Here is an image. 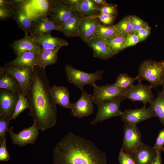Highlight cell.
Segmentation results:
<instances>
[{
    "label": "cell",
    "instance_id": "52a82bcc",
    "mask_svg": "<svg viewBox=\"0 0 164 164\" xmlns=\"http://www.w3.org/2000/svg\"><path fill=\"white\" fill-rule=\"evenodd\" d=\"M92 95L93 102L97 104L104 101L123 97L128 89H124L116 86L114 84L97 86L95 84Z\"/></svg>",
    "mask_w": 164,
    "mask_h": 164
},
{
    "label": "cell",
    "instance_id": "f35d334b",
    "mask_svg": "<svg viewBox=\"0 0 164 164\" xmlns=\"http://www.w3.org/2000/svg\"><path fill=\"white\" fill-rule=\"evenodd\" d=\"M10 159V155L6 147V138L0 142V161L7 162Z\"/></svg>",
    "mask_w": 164,
    "mask_h": 164
},
{
    "label": "cell",
    "instance_id": "ba28073f",
    "mask_svg": "<svg viewBox=\"0 0 164 164\" xmlns=\"http://www.w3.org/2000/svg\"><path fill=\"white\" fill-rule=\"evenodd\" d=\"M121 149L129 154L135 151L142 143V135L136 125L125 123Z\"/></svg>",
    "mask_w": 164,
    "mask_h": 164
},
{
    "label": "cell",
    "instance_id": "7bdbcfd3",
    "mask_svg": "<svg viewBox=\"0 0 164 164\" xmlns=\"http://www.w3.org/2000/svg\"><path fill=\"white\" fill-rule=\"evenodd\" d=\"M151 32V28L149 26L144 28L140 30L136 34L138 36L139 42L145 40L149 35Z\"/></svg>",
    "mask_w": 164,
    "mask_h": 164
},
{
    "label": "cell",
    "instance_id": "4316f807",
    "mask_svg": "<svg viewBox=\"0 0 164 164\" xmlns=\"http://www.w3.org/2000/svg\"><path fill=\"white\" fill-rule=\"evenodd\" d=\"M0 89L18 93L21 90L17 80L9 73L0 70Z\"/></svg>",
    "mask_w": 164,
    "mask_h": 164
},
{
    "label": "cell",
    "instance_id": "d6a6232c",
    "mask_svg": "<svg viewBox=\"0 0 164 164\" xmlns=\"http://www.w3.org/2000/svg\"><path fill=\"white\" fill-rule=\"evenodd\" d=\"M137 79L136 77L132 78L126 73L121 74L117 77L114 84L121 88L127 89L133 85L135 80Z\"/></svg>",
    "mask_w": 164,
    "mask_h": 164
},
{
    "label": "cell",
    "instance_id": "5bb4252c",
    "mask_svg": "<svg viewBox=\"0 0 164 164\" xmlns=\"http://www.w3.org/2000/svg\"><path fill=\"white\" fill-rule=\"evenodd\" d=\"M13 1L14 15L12 18L19 27L28 34L32 27L34 19L29 15L24 3L19 1Z\"/></svg>",
    "mask_w": 164,
    "mask_h": 164
},
{
    "label": "cell",
    "instance_id": "836d02e7",
    "mask_svg": "<svg viewBox=\"0 0 164 164\" xmlns=\"http://www.w3.org/2000/svg\"><path fill=\"white\" fill-rule=\"evenodd\" d=\"M130 19L134 34H136L142 29L149 26L147 23L136 15L130 16Z\"/></svg>",
    "mask_w": 164,
    "mask_h": 164
},
{
    "label": "cell",
    "instance_id": "2e32d148",
    "mask_svg": "<svg viewBox=\"0 0 164 164\" xmlns=\"http://www.w3.org/2000/svg\"><path fill=\"white\" fill-rule=\"evenodd\" d=\"M99 20L92 16L83 17L78 29V36L87 43L95 35L98 26Z\"/></svg>",
    "mask_w": 164,
    "mask_h": 164
},
{
    "label": "cell",
    "instance_id": "c3c4849f",
    "mask_svg": "<svg viewBox=\"0 0 164 164\" xmlns=\"http://www.w3.org/2000/svg\"><path fill=\"white\" fill-rule=\"evenodd\" d=\"M161 85H162V91L164 93V79Z\"/></svg>",
    "mask_w": 164,
    "mask_h": 164
},
{
    "label": "cell",
    "instance_id": "ffe728a7",
    "mask_svg": "<svg viewBox=\"0 0 164 164\" xmlns=\"http://www.w3.org/2000/svg\"><path fill=\"white\" fill-rule=\"evenodd\" d=\"M87 44L92 49L94 57L107 60L114 55L108 46L106 40L96 36L91 39Z\"/></svg>",
    "mask_w": 164,
    "mask_h": 164
},
{
    "label": "cell",
    "instance_id": "9c48e42d",
    "mask_svg": "<svg viewBox=\"0 0 164 164\" xmlns=\"http://www.w3.org/2000/svg\"><path fill=\"white\" fill-rule=\"evenodd\" d=\"M39 129L36 125L33 123L27 128H24L18 133L13 131L12 127L8 129L12 143L20 147L29 144H34L39 134Z\"/></svg>",
    "mask_w": 164,
    "mask_h": 164
},
{
    "label": "cell",
    "instance_id": "6da1fadb",
    "mask_svg": "<svg viewBox=\"0 0 164 164\" xmlns=\"http://www.w3.org/2000/svg\"><path fill=\"white\" fill-rule=\"evenodd\" d=\"M50 88L45 68L35 66L26 96L29 105V114L32 118L33 123L42 131L51 128L57 122L56 105Z\"/></svg>",
    "mask_w": 164,
    "mask_h": 164
},
{
    "label": "cell",
    "instance_id": "4dcf8cb0",
    "mask_svg": "<svg viewBox=\"0 0 164 164\" xmlns=\"http://www.w3.org/2000/svg\"><path fill=\"white\" fill-rule=\"evenodd\" d=\"M18 93L19 99L14 113L10 119V121L16 119L22 112L29 108V104L26 95L21 90H20Z\"/></svg>",
    "mask_w": 164,
    "mask_h": 164
},
{
    "label": "cell",
    "instance_id": "603a6c76",
    "mask_svg": "<svg viewBox=\"0 0 164 164\" xmlns=\"http://www.w3.org/2000/svg\"><path fill=\"white\" fill-rule=\"evenodd\" d=\"M50 92L56 105L71 109V104L70 101V93L68 87L53 85Z\"/></svg>",
    "mask_w": 164,
    "mask_h": 164
},
{
    "label": "cell",
    "instance_id": "4fadbf2b",
    "mask_svg": "<svg viewBox=\"0 0 164 164\" xmlns=\"http://www.w3.org/2000/svg\"><path fill=\"white\" fill-rule=\"evenodd\" d=\"M19 99L18 93L0 89V116L10 119L13 114Z\"/></svg>",
    "mask_w": 164,
    "mask_h": 164
},
{
    "label": "cell",
    "instance_id": "ab89813d",
    "mask_svg": "<svg viewBox=\"0 0 164 164\" xmlns=\"http://www.w3.org/2000/svg\"><path fill=\"white\" fill-rule=\"evenodd\" d=\"M91 16L98 19L103 25L108 26H111L115 18V16L101 13Z\"/></svg>",
    "mask_w": 164,
    "mask_h": 164
},
{
    "label": "cell",
    "instance_id": "bcb514c9",
    "mask_svg": "<svg viewBox=\"0 0 164 164\" xmlns=\"http://www.w3.org/2000/svg\"><path fill=\"white\" fill-rule=\"evenodd\" d=\"M96 4L99 6L108 5V4L105 0H92Z\"/></svg>",
    "mask_w": 164,
    "mask_h": 164
},
{
    "label": "cell",
    "instance_id": "277c9868",
    "mask_svg": "<svg viewBox=\"0 0 164 164\" xmlns=\"http://www.w3.org/2000/svg\"><path fill=\"white\" fill-rule=\"evenodd\" d=\"M67 82L74 84L76 87L84 90L87 85L92 86L96 82L102 79L104 72L103 70H98L95 72L88 73L76 69L70 64H66L64 67Z\"/></svg>",
    "mask_w": 164,
    "mask_h": 164
},
{
    "label": "cell",
    "instance_id": "30bf717a",
    "mask_svg": "<svg viewBox=\"0 0 164 164\" xmlns=\"http://www.w3.org/2000/svg\"><path fill=\"white\" fill-rule=\"evenodd\" d=\"M51 18L59 27L73 15L77 11L62 1H50Z\"/></svg>",
    "mask_w": 164,
    "mask_h": 164
},
{
    "label": "cell",
    "instance_id": "7402d4cb",
    "mask_svg": "<svg viewBox=\"0 0 164 164\" xmlns=\"http://www.w3.org/2000/svg\"><path fill=\"white\" fill-rule=\"evenodd\" d=\"M83 17L77 11L59 27L58 31L67 37L78 36L79 27Z\"/></svg>",
    "mask_w": 164,
    "mask_h": 164
},
{
    "label": "cell",
    "instance_id": "cb8c5ba5",
    "mask_svg": "<svg viewBox=\"0 0 164 164\" xmlns=\"http://www.w3.org/2000/svg\"><path fill=\"white\" fill-rule=\"evenodd\" d=\"M38 53L31 52L24 53L5 65L15 67H29L33 69L36 66Z\"/></svg>",
    "mask_w": 164,
    "mask_h": 164
},
{
    "label": "cell",
    "instance_id": "8fae6325",
    "mask_svg": "<svg viewBox=\"0 0 164 164\" xmlns=\"http://www.w3.org/2000/svg\"><path fill=\"white\" fill-rule=\"evenodd\" d=\"M151 89L149 85L138 83L128 89L123 98V99H130L133 102L140 101L145 106L155 98Z\"/></svg>",
    "mask_w": 164,
    "mask_h": 164
},
{
    "label": "cell",
    "instance_id": "b9f144b4",
    "mask_svg": "<svg viewBox=\"0 0 164 164\" xmlns=\"http://www.w3.org/2000/svg\"><path fill=\"white\" fill-rule=\"evenodd\" d=\"M139 42L138 38L136 34H128L126 36L123 45V49L134 46Z\"/></svg>",
    "mask_w": 164,
    "mask_h": 164
},
{
    "label": "cell",
    "instance_id": "d4e9b609",
    "mask_svg": "<svg viewBox=\"0 0 164 164\" xmlns=\"http://www.w3.org/2000/svg\"><path fill=\"white\" fill-rule=\"evenodd\" d=\"M61 47L46 50L42 48L38 53L36 66L45 68L47 66L56 63L58 60V52Z\"/></svg>",
    "mask_w": 164,
    "mask_h": 164
},
{
    "label": "cell",
    "instance_id": "f1b7e54d",
    "mask_svg": "<svg viewBox=\"0 0 164 164\" xmlns=\"http://www.w3.org/2000/svg\"><path fill=\"white\" fill-rule=\"evenodd\" d=\"M126 36L117 33L106 40L108 46L114 55L124 49Z\"/></svg>",
    "mask_w": 164,
    "mask_h": 164
},
{
    "label": "cell",
    "instance_id": "d6986e66",
    "mask_svg": "<svg viewBox=\"0 0 164 164\" xmlns=\"http://www.w3.org/2000/svg\"><path fill=\"white\" fill-rule=\"evenodd\" d=\"M58 26L51 17L43 16L34 19L30 32L32 37L40 35L50 33L53 30L58 31Z\"/></svg>",
    "mask_w": 164,
    "mask_h": 164
},
{
    "label": "cell",
    "instance_id": "d590c367",
    "mask_svg": "<svg viewBox=\"0 0 164 164\" xmlns=\"http://www.w3.org/2000/svg\"><path fill=\"white\" fill-rule=\"evenodd\" d=\"M13 5L11 6L0 7V20L1 21L6 20L10 18H13Z\"/></svg>",
    "mask_w": 164,
    "mask_h": 164
},
{
    "label": "cell",
    "instance_id": "e0dca14e",
    "mask_svg": "<svg viewBox=\"0 0 164 164\" xmlns=\"http://www.w3.org/2000/svg\"><path fill=\"white\" fill-rule=\"evenodd\" d=\"M129 155L136 164H152L157 154L153 147L142 143Z\"/></svg>",
    "mask_w": 164,
    "mask_h": 164
},
{
    "label": "cell",
    "instance_id": "83f0119b",
    "mask_svg": "<svg viewBox=\"0 0 164 164\" xmlns=\"http://www.w3.org/2000/svg\"><path fill=\"white\" fill-rule=\"evenodd\" d=\"M150 104L149 108L154 112L164 125V93L158 91L156 97Z\"/></svg>",
    "mask_w": 164,
    "mask_h": 164
},
{
    "label": "cell",
    "instance_id": "60d3db41",
    "mask_svg": "<svg viewBox=\"0 0 164 164\" xmlns=\"http://www.w3.org/2000/svg\"><path fill=\"white\" fill-rule=\"evenodd\" d=\"M164 146V128L160 130L156 138L154 148L157 154L161 153L162 148Z\"/></svg>",
    "mask_w": 164,
    "mask_h": 164
},
{
    "label": "cell",
    "instance_id": "74e56055",
    "mask_svg": "<svg viewBox=\"0 0 164 164\" xmlns=\"http://www.w3.org/2000/svg\"><path fill=\"white\" fill-rule=\"evenodd\" d=\"M118 160L119 164H136L131 155L121 148L119 152Z\"/></svg>",
    "mask_w": 164,
    "mask_h": 164
},
{
    "label": "cell",
    "instance_id": "3957f363",
    "mask_svg": "<svg viewBox=\"0 0 164 164\" xmlns=\"http://www.w3.org/2000/svg\"><path fill=\"white\" fill-rule=\"evenodd\" d=\"M136 77L139 83L144 80L147 81L151 88L159 86L164 79V60H144L139 67Z\"/></svg>",
    "mask_w": 164,
    "mask_h": 164
},
{
    "label": "cell",
    "instance_id": "681fc988",
    "mask_svg": "<svg viewBox=\"0 0 164 164\" xmlns=\"http://www.w3.org/2000/svg\"><path fill=\"white\" fill-rule=\"evenodd\" d=\"M162 150L164 152V146L162 148Z\"/></svg>",
    "mask_w": 164,
    "mask_h": 164
},
{
    "label": "cell",
    "instance_id": "5b68a950",
    "mask_svg": "<svg viewBox=\"0 0 164 164\" xmlns=\"http://www.w3.org/2000/svg\"><path fill=\"white\" fill-rule=\"evenodd\" d=\"M123 100V97H119L97 104V112L94 118L91 121V124L94 125L113 117L121 116L122 112L120 105Z\"/></svg>",
    "mask_w": 164,
    "mask_h": 164
},
{
    "label": "cell",
    "instance_id": "1f68e13d",
    "mask_svg": "<svg viewBox=\"0 0 164 164\" xmlns=\"http://www.w3.org/2000/svg\"><path fill=\"white\" fill-rule=\"evenodd\" d=\"M117 33L114 25L108 26L101 24L97 28L95 36L106 40Z\"/></svg>",
    "mask_w": 164,
    "mask_h": 164
},
{
    "label": "cell",
    "instance_id": "7a4b0ae2",
    "mask_svg": "<svg viewBox=\"0 0 164 164\" xmlns=\"http://www.w3.org/2000/svg\"><path fill=\"white\" fill-rule=\"evenodd\" d=\"M53 164H107L106 154L93 142L70 132L53 150Z\"/></svg>",
    "mask_w": 164,
    "mask_h": 164
},
{
    "label": "cell",
    "instance_id": "ac0fdd59",
    "mask_svg": "<svg viewBox=\"0 0 164 164\" xmlns=\"http://www.w3.org/2000/svg\"><path fill=\"white\" fill-rule=\"evenodd\" d=\"M22 38L14 41L11 45L14 53L17 56L26 52H31L39 53L42 48L33 40L32 37L25 33Z\"/></svg>",
    "mask_w": 164,
    "mask_h": 164
},
{
    "label": "cell",
    "instance_id": "8d00e7d4",
    "mask_svg": "<svg viewBox=\"0 0 164 164\" xmlns=\"http://www.w3.org/2000/svg\"><path fill=\"white\" fill-rule=\"evenodd\" d=\"M98 11L100 13L108 15L115 16L117 13L116 6L110 4L107 5L100 6Z\"/></svg>",
    "mask_w": 164,
    "mask_h": 164
},
{
    "label": "cell",
    "instance_id": "44dd1931",
    "mask_svg": "<svg viewBox=\"0 0 164 164\" xmlns=\"http://www.w3.org/2000/svg\"><path fill=\"white\" fill-rule=\"evenodd\" d=\"M36 43L44 49H53L68 45L65 39L52 36L50 33L42 34L32 37Z\"/></svg>",
    "mask_w": 164,
    "mask_h": 164
},
{
    "label": "cell",
    "instance_id": "7c38bea8",
    "mask_svg": "<svg viewBox=\"0 0 164 164\" xmlns=\"http://www.w3.org/2000/svg\"><path fill=\"white\" fill-rule=\"evenodd\" d=\"M93 103L92 96L87 91L83 90L80 98L71 104V114L79 118L91 115L94 111Z\"/></svg>",
    "mask_w": 164,
    "mask_h": 164
},
{
    "label": "cell",
    "instance_id": "e575fe53",
    "mask_svg": "<svg viewBox=\"0 0 164 164\" xmlns=\"http://www.w3.org/2000/svg\"><path fill=\"white\" fill-rule=\"evenodd\" d=\"M10 121L8 118L0 116V142L6 138V133L9 128Z\"/></svg>",
    "mask_w": 164,
    "mask_h": 164
},
{
    "label": "cell",
    "instance_id": "7dc6e473",
    "mask_svg": "<svg viewBox=\"0 0 164 164\" xmlns=\"http://www.w3.org/2000/svg\"><path fill=\"white\" fill-rule=\"evenodd\" d=\"M160 153H157V157L152 164H162V159Z\"/></svg>",
    "mask_w": 164,
    "mask_h": 164
},
{
    "label": "cell",
    "instance_id": "f546056e",
    "mask_svg": "<svg viewBox=\"0 0 164 164\" xmlns=\"http://www.w3.org/2000/svg\"><path fill=\"white\" fill-rule=\"evenodd\" d=\"M114 26L118 33L119 34L127 36L128 34L134 33L130 16L125 17Z\"/></svg>",
    "mask_w": 164,
    "mask_h": 164
},
{
    "label": "cell",
    "instance_id": "484cf974",
    "mask_svg": "<svg viewBox=\"0 0 164 164\" xmlns=\"http://www.w3.org/2000/svg\"><path fill=\"white\" fill-rule=\"evenodd\" d=\"M99 6L92 0H80L74 8L83 17H86L99 14L98 11Z\"/></svg>",
    "mask_w": 164,
    "mask_h": 164
},
{
    "label": "cell",
    "instance_id": "ee69618b",
    "mask_svg": "<svg viewBox=\"0 0 164 164\" xmlns=\"http://www.w3.org/2000/svg\"><path fill=\"white\" fill-rule=\"evenodd\" d=\"M63 1L67 5L74 7L78 3L80 0H66Z\"/></svg>",
    "mask_w": 164,
    "mask_h": 164
},
{
    "label": "cell",
    "instance_id": "8992f818",
    "mask_svg": "<svg viewBox=\"0 0 164 164\" xmlns=\"http://www.w3.org/2000/svg\"><path fill=\"white\" fill-rule=\"evenodd\" d=\"M0 70L12 75L18 81L20 89L26 96L32 80L33 69L29 67H15L5 64L0 67Z\"/></svg>",
    "mask_w": 164,
    "mask_h": 164
},
{
    "label": "cell",
    "instance_id": "9a60e30c",
    "mask_svg": "<svg viewBox=\"0 0 164 164\" xmlns=\"http://www.w3.org/2000/svg\"><path fill=\"white\" fill-rule=\"evenodd\" d=\"M124 123L136 125L139 122L150 118L157 117L154 112L145 106L139 109H126L122 112L121 116Z\"/></svg>",
    "mask_w": 164,
    "mask_h": 164
},
{
    "label": "cell",
    "instance_id": "f6af8a7d",
    "mask_svg": "<svg viewBox=\"0 0 164 164\" xmlns=\"http://www.w3.org/2000/svg\"><path fill=\"white\" fill-rule=\"evenodd\" d=\"M13 1H9L5 0H0V7L11 6L13 5Z\"/></svg>",
    "mask_w": 164,
    "mask_h": 164
}]
</instances>
